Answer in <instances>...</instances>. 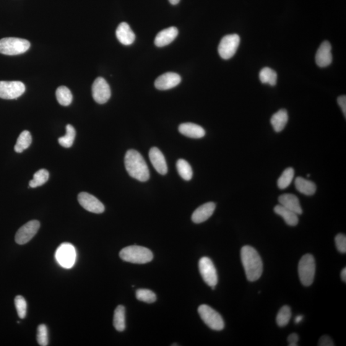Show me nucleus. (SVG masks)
I'll list each match as a JSON object with an SVG mask.
<instances>
[{"label": "nucleus", "mask_w": 346, "mask_h": 346, "mask_svg": "<svg viewBox=\"0 0 346 346\" xmlns=\"http://www.w3.org/2000/svg\"><path fill=\"white\" fill-rule=\"evenodd\" d=\"M181 80L180 76L175 72H166L157 78L155 82V86L158 90H169L177 86Z\"/></svg>", "instance_id": "nucleus-14"}, {"label": "nucleus", "mask_w": 346, "mask_h": 346, "mask_svg": "<svg viewBox=\"0 0 346 346\" xmlns=\"http://www.w3.org/2000/svg\"><path fill=\"white\" fill-rule=\"evenodd\" d=\"M56 257L57 262L62 267L69 269L75 264L76 251L72 244L64 243L57 249Z\"/></svg>", "instance_id": "nucleus-10"}, {"label": "nucleus", "mask_w": 346, "mask_h": 346, "mask_svg": "<svg viewBox=\"0 0 346 346\" xmlns=\"http://www.w3.org/2000/svg\"><path fill=\"white\" fill-rule=\"evenodd\" d=\"M332 46L329 41H324L319 46L316 56V62L320 67H326L332 64Z\"/></svg>", "instance_id": "nucleus-15"}, {"label": "nucleus", "mask_w": 346, "mask_h": 346, "mask_svg": "<svg viewBox=\"0 0 346 346\" xmlns=\"http://www.w3.org/2000/svg\"><path fill=\"white\" fill-rule=\"evenodd\" d=\"M337 102L339 104L340 108H341L342 113L344 114V117L346 116V96L344 95L340 96L337 99Z\"/></svg>", "instance_id": "nucleus-39"}, {"label": "nucleus", "mask_w": 346, "mask_h": 346, "mask_svg": "<svg viewBox=\"0 0 346 346\" xmlns=\"http://www.w3.org/2000/svg\"><path fill=\"white\" fill-rule=\"evenodd\" d=\"M274 211L276 214L280 215L288 225L295 226L298 225L299 223L298 214L292 210L283 207L282 205H278L275 207Z\"/></svg>", "instance_id": "nucleus-23"}, {"label": "nucleus", "mask_w": 346, "mask_h": 346, "mask_svg": "<svg viewBox=\"0 0 346 346\" xmlns=\"http://www.w3.org/2000/svg\"><path fill=\"white\" fill-rule=\"evenodd\" d=\"M48 171L42 169L39 170L33 175V178L29 182V186L32 188L43 186L49 179Z\"/></svg>", "instance_id": "nucleus-32"}, {"label": "nucleus", "mask_w": 346, "mask_h": 346, "mask_svg": "<svg viewBox=\"0 0 346 346\" xmlns=\"http://www.w3.org/2000/svg\"><path fill=\"white\" fill-rule=\"evenodd\" d=\"M335 244H336L338 251L342 253H346V236L344 234L340 233L335 236Z\"/></svg>", "instance_id": "nucleus-37"}, {"label": "nucleus", "mask_w": 346, "mask_h": 346, "mask_svg": "<svg viewBox=\"0 0 346 346\" xmlns=\"http://www.w3.org/2000/svg\"><path fill=\"white\" fill-rule=\"evenodd\" d=\"M319 346H333L335 345L332 339L327 335H324L321 337L319 341Z\"/></svg>", "instance_id": "nucleus-38"}, {"label": "nucleus", "mask_w": 346, "mask_h": 346, "mask_svg": "<svg viewBox=\"0 0 346 346\" xmlns=\"http://www.w3.org/2000/svg\"><path fill=\"white\" fill-rule=\"evenodd\" d=\"M241 256L247 279L253 282L262 275L263 264L261 257L256 249L250 246H244L241 249Z\"/></svg>", "instance_id": "nucleus-1"}, {"label": "nucleus", "mask_w": 346, "mask_h": 346, "mask_svg": "<svg viewBox=\"0 0 346 346\" xmlns=\"http://www.w3.org/2000/svg\"><path fill=\"white\" fill-rule=\"evenodd\" d=\"M288 116L287 111L281 109L275 113L270 119V123L276 132H282L288 123Z\"/></svg>", "instance_id": "nucleus-22"}, {"label": "nucleus", "mask_w": 346, "mask_h": 346, "mask_svg": "<svg viewBox=\"0 0 346 346\" xmlns=\"http://www.w3.org/2000/svg\"><path fill=\"white\" fill-rule=\"evenodd\" d=\"M118 41L123 45H131L135 40V35L128 23L123 22L119 25L116 32Z\"/></svg>", "instance_id": "nucleus-18"}, {"label": "nucleus", "mask_w": 346, "mask_h": 346, "mask_svg": "<svg viewBox=\"0 0 346 346\" xmlns=\"http://www.w3.org/2000/svg\"><path fill=\"white\" fill-rule=\"evenodd\" d=\"M341 278L343 281V282H346V268H344V269H342V272H341Z\"/></svg>", "instance_id": "nucleus-41"}, {"label": "nucleus", "mask_w": 346, "mask_h": 346, "mask_svg": "<svg viewBox=\"0 0 346 346\" xmlns=\"http://www.w3.org/2000/svg\"><path fill=\"white\" fill-rule=\"evenodd\" d=\"M198 313L203 321L210 329L221 331L225 327V322L221 315L207 304H202L199 306Z\"/></svg>", "instance_id": "nucleus-6"}, {"label": "nucleus", "mask_w": 346, "mask_h": 346, "mask_svg": "<svg viewBox=\"0 0 346 346\" xmlns=\"http://www.w3.org/2000/svg\"><path fill=\"white\" fill-rule=\"evenodd\" d=\"M14 303L18 316L21 319H24L27 315V304L25 299L22 296H17L15 298Z\"/></svg>", "instance_id": "nucleus-35"}, {"label": "nucleus", "mask_w": 346, "mask_h": 346, "mask_svg": "<svg viewBox=\"0 0 346 346\" xmlns=\"http://www.w3.org/2000/svg\"><path fill=\"white\" fill-rule=\"evenodd\" d=\"M136 298L142 302L152 303L157 300V296L152 290L140 288L136 291Z\"/></svg>", "instance_id": "nucleus-34"}, {"label": "nucleus", "mask_w": 346, "mask_h": 346, "mask_svg": "<svg viewBox=\"0 0 346 346\" xmlns=\"http://www.w3.org/2000/svg\"><path fill=\"white\" fill-rule=\"evenodd\" d=\"M76 136V131L74 127L71 124H67L66 126V134L64 136L60 137L59 143L62 147L69 148L74 144V140Z\"/></svg>", "instance_id": "nucleus-30"}, {"label": "nucleus", "mask_w": 346, "mask_h": 346, "mask_svg": "<svg viewBox=\"0 0 346 346\" xmlns=\"http://www.w3.org/2000/svg\"><path fill=\"white\" fill-rule=\"evenodd\" d=\"M298 273L303 285L308 287L313 283L316 273V261L313 256L306 254L302 257L299 262Z\"/></svg>", "instance_id": "nucleus-5"}, {"label": "nucleus", "mask_w": 346, "mask_h": 346, "mask_svg": "<svg viewBox=\"0 0 346 346\" xmlns=\"http://www.w3.org/2000/svg\"><path fill=\"white\" fill-rule=\"evenodd\" d=\"M119 257L132 264H144L152 261L153 254L150 249L140 246H129L121 249Z\"/></svg>", "instance_id": "nucleus-3"}, {"label": "nucleus", "mask_w": 346, "mask_h": 346, "mask_svg": "<svg viewBox=\"0 0 346 346\" xmlns=\"http://www.w3.org/2000/svg\"><path fill=\"white\" fill-rule=\"evenodd\" d=\"M40 228V223L37 220L30 221L26 223L15 234V243L20 245L28 243L36 235Z\"/></svg>", "instance_id": "nucleus-11"}, {"label": "nucleus", "mask_w": 346, "mask_h": 346, "mask_svg": "<svg viewBox=\"0 0 346 346\" xmlns=\"http://www.w3.org/2000/svg\"><path fill=\"white\" fill-rule=\"evenodd\" d=\"M57 100L62 106H68L72 101L71 90L66 86H61L56 90Z\"/></svg>", "instance_id": "nucleus-28"}, {"label": "nucleus", "mask_w": 346, "mask_h": 346, "mask_svg": "<svg viewBox=\"0 0 346 346\" xmlns=\"http://www.w3.org/2000/svg\"><path fill=\"white\" fill-rule=\"evenodd\" d=\"M179 133L192 139H200L205 135V130L201 126L191 123L181 124L178 127Z\"/></svg>", "instance_id": "nucleus-21"}, {"label": "nucleus", "mask_w": 346, "mask_h": 346, "mask_svg": "<svg viewBox=\"0 0 346 346\" xmlns=\"http://www.w3.org/2000/svg\"><path fill=\"white\" fill-rule=\"evenodd\" d=\"M278 202L283 207L292 210L298 215L302 214L303 210L301 207L298 197L293 194H284L281 195L278 198Z\"/></svg>", "instance_id": "nucleus-20"}, {"label": "nucleus", "mask_w": 346, "mask_h": 346, "mask_svg": "<svg viewBox=\"0 0 346 346\" xmlns=\"http://www.w3.org/2000/svg\"><path fill=\"white\" fill-rule=\"evenodd\" d=\"M303 319V316H298L296 317L295 319V323L296 324L300 323L301 321H302Z\"/></svg>", "instance_id": "nucleus-42"}, {"label": "nucleus", "mask_w": 346, "mask_h": 346, "mask_svg": "<svg viewBox=\"0 0 346 346\" xmlns=\"http://www.w3.org/2000/svg\"><path fill=\"white\" fill-rule=\"evenodd\" d=\"M113 324L117 331L123 332L125 330V308L119 305L114 311Z\"/></svg>", "instance_id": "nucleus-25"}, {"label": "nucleus", "mask_w": 346, "mask_h": 346, "mask_svg": "<svg viewBox=\"0 0 346 346\" xmlns=\"http://www.w3.org/2000/svg\"><path fill=\"white\" fill-rule=\"evenodd\" d=\"M149 157L153 167L158 173L162 175L167 174L168 170L167 163L165 156L158 148L156 147L151 148Z\"/></svg>", "instance_id": "nucleus-16"}, {"label": "nucleus", "mask_w": 346, "mask_h": 346, "mask_svg": "<svg viewBox=\"0 0 346 346\" xmlns=\"http://www.w3.org/2000/svg\"><path fill=\"white\" fill-rule=\"evenodd\" d=\"M25 90V85L22 82L0 81V98L14 100L20 97Z\"/></svg>", "instance_id": "nucleus-9"}, {"label": "nucleus", "mask_w": 346, "mask_h": 346, "mask_svg": "<svg viewBox=\"0 0 346 346\" xmlns=\"http://www.w3.org/2000/svg\"><path fill=\"white\" fill-rule=\"evenodd\" d=\"M177 171H178L179 176L185 180H191L193 175L191 165H189L186 160L184 159H179L176 163Z\"/></svg>", "instance_id": "nucleus-29"}, {"label": "nucleus", "mask_w": 346, "mask_h": 346, "mask_svg": "<svg viewBox=\"0 0 346 346\" xmlns=\"http://www.w3.org/2000/svg\"><path fill=\"white\" fill-rule=\"evenodd\" d=\"M295 186L300 193L306 196H312L316 191V184L312 181L304 179L302 177H298L295 180Z\"/></svg>", "instance_id": "nucleus-24"}, {"label": "nucleus", "mask_w": 346, "mask_h": 346, "mask_svg": "<svg viewBox=\"0 0 346 346\" xmlns=\"http://www.w3.org/2000/svg\"><path fill=\"white\" fill-rule=\"evenodd\" d=\"M30 43L24 39L6 38L0 40V53L6 56H17L29 49Z\"/></svg>", "instance_id": "nucleus-4"}, {"label": "nucleus", "mask_w": 346, "mask_h": 346, "mask_svg": "<svg viewBox=\"0 0 346 346\" xmlns=\"http://www.w3.org/2000/svg\"><path fill=\"white\" fill-rule=\"evenodd\" d=\"M124 165L129 175L140 181L145 182L150 178V171L147 162L140 153L130 150L124 157Z\"/></svg>", "instance_id": "nucleus-2"}, {"label": "nucleus", "mask_w": 346, "mask_h": 346, "mask_svg": "<svg viewBox=\"0 0 346 346\" xmlns=\"http://www.w3.org/2000/svg\"><path fill=\"white\" fill-rule=\"evenodd\" d=\"M78 201L81 206L87 211L101 214L105 211V207L100 200L87 192H81L78 196Z\"/></svg>", "instance_id": "nucleus-13"}, {"label": "nucleus", "mask_w": 346, "mask_h": 346, "mask_svg": "<svg viewBox=\"0 0 346 346\" xmlns=\"http://www.w3.org/2000/svg\"><path fill=\"white\" fill-rule=\"evenodd\" d=\"M215 209V204L213 202L207 203L197 208L192 215V221L194 223L205 222L212 216Z\"/></svg>", "instance_id": "nucleus-17"}, {"label": "nucleus", "mask_w": 346, "mask_h": 346, "mask_svg": "<svg viewBox=\"0 0 346 346\" xmlns=\"http://www.w3.org/2000/svg\"><path fill=\"white\" fill-rule=\"evenodd\" d=\"M32 141V135L30 132L27 130L21 133L19 137L17 138L16 144L14 147L15 152L22 153L23 151L27 150L30 147Z\"/></svg>", "instance_id": "nucleus-26"}, {"label": "nucleus", "mask_w": 346, "mask_h": 346, "mask_svg": "<svg viewBox=\"0 0 346 346\" xmlns=\"http://www.w3.org/2000/svg\"><path fill=\"white\" fill-rule=\"evenodd\" d=\"M298 340L299 336L295 333L290 334L288 337V342L289 343V346H297Z\"/></svg>", "instance_id": "nucleus-40"}, {"label": "nucleus", "mask_w": 346, "mask_h": 346, "mask_svg": "<svg viewBox=\"0 0 346 346\" xmlns=\"http://www.w3.org/2000/svg\"><path fill=\"white\" fill-rule=\"evenodd\" d=\"M199 269L203 279L210 287H215L218 282L217 270L209 257H204L199 262Z\"/></svg>", "instance_id": "nucleus-8"}, {"label": "nucleus", "mask_w": 346, "mask_h": 346, "mask_svg": "<svg viewBox=\"0 0 346 346\" xmlns=\"http://www.w3.org/2000/svg\"><path fill=\"white\" fill-rule=\"evenodd\" d=\"M291 316H292V313H291L290 307L287 305L283 306L280 309L277 316V322L278 326L280 327L287 326L290 321Z\"/></svg>", "instance_id": "nucleus-33"}, {"label": "nucleus", "mask_w": 346, "mask_h": 346, "mask_svg": "<svg viewBox=\"0 0 346 346\" xmlns=\"http://www.w3.org/2000/svg\"><path fill=\"white\" fill-rule=\"evenodd\" d=\"M180 1V0H169V2H170L171 4L172 5H177Z\"/></svg>", "instance_id": "nucleus-43"}, {"label": "nucleus", "mask_w": 346, "mask_h": 346, "mask_svg": "<svg viewBox=\"0 0 346 346\" xmlns=\"http://www.w3.org/2000/svg\"><path fill=\"white\" fill-rule=\"evenodd\" d=\"M240 41V37L235 33L225 36L218 47V54L221 58L228 60L233 57L238 50Z\"/></svg>", "instance_id": "nucleus-7"}, {"label": "nucleus", "mask_w": 346, "mask_h": 346, "mask_svg": "<svg viewBox=\"0 0 346 346\" xmlns=\"http://www.w3.org/2000/svg\"><path fill=\"white\" fill-rule=\"evenodd\" d=\"M294 176H295V170L292 168H288L283 171L282 175L278 179V187L280 189L287 188L292 183Z\"/></svg>", "instance_id": "nucleus-31"}, {"label": "nucleus", "mask_w": 346, "mask_h": 346, "mask_svg": "<svg viewBox=\"0 0 346 346\" xmlns=\"http://www.w3.org/2000/svg\"><path fill=\"white\" fill-rule=\"evenodd\" d=\"M37 340L41 346L48 345V329L45 324H40L38 327Z\"/></svg>", "instance_id": "nucleus-36"}, {"label": "nucleus", "mask_w": 346, "mask_h": 346, "mask_svg": "<svg viewBox=\"0 0 346 346\" xmlns=\"http://www.w3.org/2000/svg\"><path fill=\"white\" fill-rule=\"evenodd\" d=\"M178 34L176 27H170L158 33L155 39V44L157 47H163L171 44Z\"/></svg>", "instance_id": "nucleus-19"}, {"label": "nucleus", "mask_w": 346, "mask_h": 346, "mask_svg": "<svg viewBox=\"0 0 346 346\" xmlns=\"http://www.w3.org/2000/svg\"><path fill=\"white\" fill-rule=\"evenodd\" d=\"M259 79L262 84H267L274 86L277 83V72L269 67H264L260 72Z\"/></svg>", "instance_id": "nucleus-27"}, {"label": "nucleus", "mask_w": 346, "mask_h": 346, "mask_svg": "<svg viewBox=\"0 0 346 346\" xmlns=\"http://www.w3.org/2000/svg\"><path fill=\"white\" fill-rule=\"evenodd\" d=\"M94 100L99 104H104L108 101L111 96L110 86L102 77H98L94 82L92 86Z\"/></svg>", "instance_id": "nucleus-12"}]
</instances>
